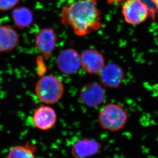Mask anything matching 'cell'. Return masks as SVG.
<instances>
[{"instance_id":"cell-10","label":"cell","mask_w":158,"mask_h":158,"mask_svg":"<svg viewBox=\"0 0 158 158\" xmlns=\"http://www.w3.org/2000/svg\"><path fill=\"white\" fill-rule=\"evenodd\" d=\"M100 142L93 139H81L72 146L71 152L74 158H89L98 154L102 149Z\"/></svg>"},{"instance_id":"cell-3","label":"cell","mask_w":158,"mask_h":158,"mask_svg":"<svg viewBox=\"0 0 158 158\" xmlns=\"http://www.w3.org/2000/svg\"><path fill=\"white\" fill-rule=\"evenodd\" d=\"M35 94L40 101L54 104L60 101L64 92L61 80L54 75H46L39 79L35 88Z\"/></svg>"},{"instance_id":"cell-4","label":"cell","mask_w":158,"mask_h":158,"mask_svg":"<svg viewBox=\"0 0 158 158\" xmlns=\"http://www.w3.org/2000/svg\"><path fill=\"white\" fill-rule=\"evenodd\" d=\"M122 14L125 22L134 26L144 22L151 11L142 0H127L123 5Z\"/></svg>"},{"instance_id":"cell-15","label":"cell","mask_w":158,"mask_h":158,"mask_svg":"<svg viewBox=\"0 0 158 158\" xmlns=\"http://www.w3.org/2000/svg\"><path fill=\"white\" fill-rule=\"evenodd\" d=\"M19 0H0V9L2 11H7L12 8L19 3Z\"/></svg>"},{"instance_id":"cell-14","label":"cell","mask_w":158,"mask_h":158,"mask_svg":"<svg viewBox=\"0 0 158 158\" xmlns=\"http://www.w3.org/2000/svg\"><path fill=\"white\" fill-rule=\"evenodd\" d=\"M36 151L35 145L27 142L25 144L18 145L11 148L7 158H36Z\"/></svg>"},{"instance_id":"cell-8","label":"cell","mask_w":158,"mask_h":158,"mask_svg":"<svg viewBox=\"0 0 158 158\" xmlns=\"http://www.w3.org/2000/svg\"><path fill=\"white\" fill-rule=\"evenodd\" d=\"M80 56L81 67L89 74H99L106 64L103 54L96 49H85Z\"/></svg>"},{"instance_id":"cell-13","label":"cell","mask_w":158,"mask_h":158,"mask_svg":"<svg viewBox=\"0 0 158 158\" xmlns=\"http://www.w3.org/2000/svg\"><path fill=\"white\" fill-rule=\"evenodd\" d=\"M14 23L19 29H26L33 22V15L31 11L26 7H19L12 11Z\"/></svg>"},{"instance_id":"cell-5","label":"cell","mask_w":158,"mask_h":158,"mask_svg":"<svg viewBox=\"0 0 158 158\" xmlns=\"http://www.w3.org/2000/svg\"><path fill=\"white\" fill-rule=\"evenodd\" d=\"M106 97L104 87L97 82L85 84L79 92V100L81 102L89 108H94L103 103Z\"/></svg>"},{"instance_id":"cell-6","label":"cell","mask_w":158,"mask_h":158,"mask_svg":"<svg viewBox=\"0 0 158 158\" xmlns=\"http://www.w3.org/2000/svg\"><path fill=\"white\" fill-rule=\"evenodd\" d=\"M100 83L108 88H118L125 78V72L123 67L115 63L106 64L99 73Z\"/></svg>"},{"instance_id":"cell-11","label":"cell","mask_w":158,"mask_h":158,"mask_svg":"<svg viewBox=\"0 0 158 158\" xmlns=\"http://www.w3.org/2000/svg\"><path fill=\"white\" fill-rule=\"evenodd\" d=\"M57 121V115L53 108L42 106L33 113V123L35 127L42 130L51 129Z\"/></svg>"},{"instance_id":"cell-2","label":"cell","mask_w":158,"mask_h":158,"mask_svg":"<svg viewBox=\"0 0 158 158\" xmlns=\"http://www.w3.org/2000/svg\"><path fill=\"white\" fill-rule=\"evenodd\" d=\"M128 121V115L122 105L116 103H109L99 112V125L103 129L117 132L123 129Z\"/></svg>"},{"instance_id":"cell-12","label":"cell","mask_w":158,"mask_h":158,"mask_svg":"<svg viewBox=\"0 0 158 158\" xmlns=\"http://www.w3.org/2000/svg\"><path fill=\"white\" fill-rule=\"evenodd\" d=\"M19 40V34L15 29L9 26H0V52H9L15 49Z\"/></svg>"},{"instance_id":"cell-16","label":"cell","mask_w":158,"mask_h":158,"mask_svg":"<svg viewBox=\"0 0 158 158\" xmlns=\"http://www.w3.org/2000/svg\"><path fill=\"white\" fill-rule=\"evenodd\" d=\"M123 0H107V2L112 4L113 3H118L123 1Z\"/></svg>"},{"instance_id":"cell-9","label":"cell","mask_w":158,"mask_h":158,"mask_svg":"<svg viewBox=\"0 0 158 158\" xmlns=\"http://www.w3.org/2000/svg\"><path fill=\"white\" fill-rule=\"evenodd\" d=\"M57 37L53 29H42L36 36L35 47L45 59H49L56 46Z\"/></svg>"},{"instance_id":"cell-17","label":"cell","mask_w":158,"mask_h":158,"mask_svg":"<svg viewBox=\"0 0 158 158\" xmlns=\"http://www.w3.org/2000/svg\"><path fill=\"white\" fill-rule=\"evenodd\" d=\"M152 1L155 5L158 11V0H152Z\"/></svg>"},{"instance_id":"cell-7","label":"cell","mask_w":158,"mask_h":158,"mask_svg":"<svg viewBox=\"0 0 158 158\" xmlns=\"http://www.w3.org/2000/svg\"><path fill=\"white\" fill-rule=\"evenodd\" d=\"M56 64L62 73L72 75L81 68V56L77 51L73 48L64 49L58 54Z\"/></svg>"},{"instance_id":"cell-1","label":"cell","mask_w":158,"mask_h":158,"mask_svg":"<svg viewBox=\"0 0 158 158\" xmlns=\"http://www.w3.org/2000/svg\"><path fill=\"white\" fill-rule=\"evenodd\" d=\"M61 13V23L70 26L79 37L87 36L102 26L97 0L74 1L65 6Z\"/></svg>"}]
</instances>
